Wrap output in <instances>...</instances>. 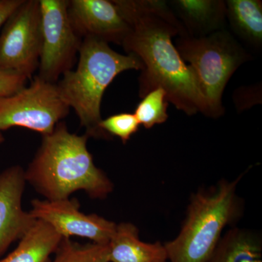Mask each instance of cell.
I'll use <instances>...</instances> for the list:
<instances>
[{
    "mask_svg": "<svg viewBox=\"0 0 262 262\" xmlns=\"http://www.w3.org/2000/svg\"><path fill=\"white\" fill-rule=\"evenodd\" d=\"M56 83L32 79L29 86L0 97V132L20 127L46 136L70 113Z\"/></svg>",
    "mask_w": 262,
    "mask_h": 262,
    "instance_id": "6",
    "label": "cell"
},
{
    "mask_svg": "<svg viewBox=\"0 0 262 262\" xmlns=\"http://www.w3.org/2000/svg\"><path fill=\"white\" fill-rule=\"evenodd\" d=\"M68 15L79 37L121 46L130 27L113 0H68Z\"/></svg>",
    "mask_w": 262,
    "mask_h": 262,
    "instance_id": "10",
    "label": "cell"
},
{
    "mask_svg": "<svg viewBox=\"0 0 262 262\" xmlns=\"http://www.w3.org/2000/svg\"><path fill=\"white\" fill-rule=\"evenodd\" d=\"M130 31L122 47L140 60L142 68L139 97L162 88L168 102L188 116L202 113L211 117L209 108L189 65L182 59L174 37L188 35L170 9L160 0H113Z\"/></svg>",
    "mask_w": 262,
    "mask_h": 262,
    "instance_id": "1",
    "label": "cell"
},
{
    "mask_svg": "<svg viewBox=\"0 0 262 262\" xmlns=\"http://www.w3.org/2000/svg\"><path fill=\"white\" fill-rule=\"evenodd\" d=\"M2 28L0 68L32 79L38 70L42 50L39 0H24Z\"/></svg>",
    "mask_w": 262,
    "mask_h": 262,
    "instance_id": "8",
    "label": "cell"
},
{
    "mask_svg": "<svg viewBox=\"0 0 262 262\" xmlns=\"http://www.w3.org/2000/svg\"><path fill=\"white\" fill-rule=\"evenodd\" d=\"M28 79L25 76L0 68V97L15 94L25 87Z\"/></svg>",
    "mask_w": 262,
    "mask_h": 262,
    "instance_id": "20",
    "label": "cell"
},
{
    "mask_svg": "<svg viewBox=\"0 0 262 262\" xmlns=\"http://www.w3.org/2000/svg\"><path fill=\"white\" fill-rule=\"evenodd\" d=\"M29 213L37 220L49 224L62 237L72 236L91 239L94 244L108 245L117 224L96 213L85 214L80 211L76 199L33 200Z\"/></svg>",
    "mask_w": 262,
    "mask_h": 262,
    "instance_id": "9",
    "label": "cell"
},
{
    "mask_svg": "<svg viewBox=\"0 0 262 262\" xmlns=\"http://www.w3.org/2000/svg\"><path fill=\"white\" fill-rule=\"evenodd\" d=\"M63 237L42 220H37L19 241L18 246L0 262H51Z\"/></svg>",
    "mask_w": 262,
    "mask_h": 262,
    "instance_id": "14",
    "label": "cell"
},
{
    "mask_svg": "<svg viewBox=\"0 0 262 262\" xmlns=\"http://www.w3.org/2000/svg\"><path fill=\"white\" fill-rule=\"evenodd\" d=\"M108 248L110 262L168 261L164 244L140 241L139 229L129 222L117 225Z\"/></svg>",
    "mask_w": 262,
    "mask_h": 262,
    "instance_id": "13",
    "label": "cell"
},
{
    "mask_svg": "<svg viewBox=\"0 0 262 262\" xmlns=\"http://www.w3.org/2000/svg\"><path fill=\"white\" fill-rule=\"evenodd\" d=\"M140 124L134 113L115 114L102 119L100 122V128L110 137L119 138L124 144L139 130Z\"/></svg>",
    "mask_w": 262,
    "mask_h": 262,
    "instance_id": "19",
    "label": "cell"
},
{
    "mask_svg": "<svg viewBox=\"0 0 262 262\" xmlns=\"http://www.w3.org/2000/svg\"><path fill=\"white\" fill-rule=\"evenodd\" d=\"M89 138L69 130L64 122L42 136L27 170L26 182L48 201L67 199L84 191L92 199L103 200L114 190L106 174L95 165L87 147Z\"/></svg>",
    "mask_w": 262,
    "mask_h": 262,
    "instance_id": "2",
    "label": "cell"
},
{
    "mask_svg": "<svg viewBox=\"0 0 262 262\" xmlns=\"http://www.w3.org/2000/svg\"><path fill=\"white\" fill-rule=\"evenodd\" d=\"M24 0H0V29Z\"/></svg>",
    "mask_w": 262,
    "mask_h": 262,
    "instance_id": "21",
    "label": "cell"
},
{
    "mask_svg": "<svg viewBox=\"0 0 262 262\" xmlns=\"http://www.w3.org/2000/svg\"><path fill=\"white\" fill-rule=\"evenodd\" d=\"M226 18L232 32L243 42L253 49H261V0H227Z\"/></svg>",
    "mask_w": 262,
    "mask_h": 262,
    "instance_id": "15",
    "label": "cell"
},
{
    "mask_svg": "<svg viewBox=\"0 0 262 262\" xmlns=\"http://www.w3.org/2000/svg\"><path fill=\"white\" fill-rule=\"evenodd\" d=\"M168 4L188 35L203 37L225 29L224 0H173Z\"/></svg>",
    "mask_w": 262,
    "mask_h": 262,
    "instance_id": "12",
    "label": "cell"
},
{
    "mask_svg": "<svg viewBox=\"0 0 262 262\" xmlns=\"http://www.w3.org/2000/svg\"><path fill=\"white\" fill-rule=\"evenodd\" d=\"M261 236L233 227L221 237L207 262H262Z\"/></svg>",
    "mask_w": 262,
    "mask_h": 262,
    "instance_id": "16",
    "label": "cell"
},
{
    "mask_svg": "<svg viewBox=\"0 0 262 262\" xmlns=\"http://www.w3.org/2000/svg\"><path fill=\"white\" fill-rule=\"evenodd\" d=\"M51 262H110L108 245L80 244L63 237Z\"/></svg>",
    "mask_w": 262,
    "mask_h": 262,
    "instance_id": "17",
    "label": "cell"
},
{
    "mask_svg": "<svg viewBox=\"0 0 262 262\" xmlns=\"http://www.w3.org/2000/svg\"><path fill=\"white\" fill-rule=\"evenodd\" d=\"M42 22V50L38 77L51 83L73 70L82 39L72 27L68 0H39Z\"/></svg>",
    "mask_w": 262,
    "mask_h": 262,
    "instance_id": "7",
    "label": "cell"
},
{
    "mask_svg": "<svg viewBox=\"0 0 262 262\" xmlns=\"http://www.w3.org/2000/svg\"><path fill=\"white\" fill-rule=\"evenodd\" d=\"M26 184L20 165H13L0 173V257L37 222L22 208Z\"/></svg>",
    "mask_w": 262,
    "mask_h": 262,
    "instance_id": "11",
    "label": "cell"
},
{
    "mask_svg": "<svg viewBox=\"0 0 262 262\" xmlns=\"http://www.w3.org/2000/svg\"><path fill=\"white\" fill-rule=\"evenodd\" d=\"M175 46L188 62L209 108L211 117L225 114L222 96L226 86L241 66L252 56L225 29L203 37H177Z\"/></svg>",
    "mask_w": 262,
    "mask_h": 262,
    "instance_id": "5",
    "label": "cell"
},
{
    "mask_svg": "<svg viewBox=\"0 0 262 262\" xmlns=\"http://www.w3.org/2000/svg\"><path fill=\"white\" fill-rule=\"evenodd\" d=\"M75 70L66 72L57 82L63 102L75 110L89 138L110 139L100 128L101 106L105 91L117 75L127 70H141L134 55L114 51L108 43L94 38L82 39Z\"/></svg>",
    "mask_w": 262,
    "mask_h": 262,
    "instance_id": "3",
    "label": "cell"
},
{
    "mask_svg": "<svg viewBox=\"0 0 262 262\" xmlns=\"http://www.w3.org/2000/svg\"><path fill=\"white\" fill-rule=\"evenodd\" d=\"M243 178L222 179L202 188L190 198L187 215L175 239L164 244L170 262H207L227 225L237 223L244 213V202L237 194Z\"/></svg>",
    "mask_w": 262,
    "mask_h": 262,
    "instance_id": "4",
    "label": "cell"
},
{
    "mask_svg": "<svg viewBox=\"0 0 262 262\" xmlns=\"http://www.w3.org/2000/svg\"><path fill=\"white\" fill-rule=\"evenodd\" d=\"M141 98L134 113L140 125L150 129L168 120L169 102L165 90L158 88Z\"/></svg>",
    "mask_w": 262,
    "mask_h": 262,
    "instance_id": "18",
    "label": "cell"
},
{
    "mask_svg": "<svg viewBox=\"0 0 262 262\" xmlns=\"http://www.w3.org/2000/svg\"><path fill=\"white\" fill-rule=\"evenodd\" d=\"M5 141V136L3 135V132H0V144H3Z\"/></svg>",
    "mask_w": 262,
    "mask_h": 262,
    "instance_id": "22",
    "label": "cell"
}]
</instances>
